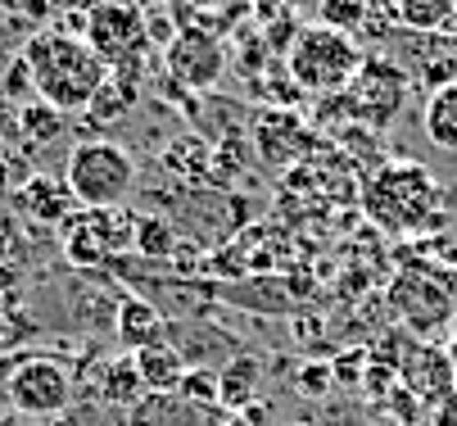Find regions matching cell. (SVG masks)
I'll list each match as a JSON object with an SVG mask.
<instances>
[{"instance_id": "1", "label": "cell", "mask_w": 457, "mask_h": 426, "mask_svg": "<svg viewBox=\"0 0 457 426\" xmlns=\"http://www.w3.org/2000/svg\"><path fill=\"white\" fill-rule=\"evenodd\" d=\"M19 59L28 69L37 100L50 104L54 113H87V104L96 100V91L109 78L100 54L82 41V32H69V28L32 32Z\"/></svg>"}, {"instance_id": "2", "label": "cell", "mask_w": 457, "mask_h": 426, "mask_svg": "<svg viewBox=\"0 0 457 426\" xmlns=\"http://www.w3.org/2000/svg\"><path fill=\"white\" fill-rule=\"evenodd\" d=\"M362 209L385 231H426L444 222V191L421 163H380L362 187Z\"/></svg>"}, {"instance_id": "3", "label": "cell", "mask_w": 457, "mask_h": 426, "mask_svg": "<svg viewBox=\"0 0 457 426\" xmlns=\"http://www.w3.org/2000/svg\"><path fill=\"white\" fill-rule=\"evenodd\" d=\"M367 64V54L353 37L345 32H331L321 23H308L295 32V41L286 46V69H290V82L308 96H340L349 91V82L358 78V69Z\"/></svg>"}, {"instance_id": "4", "label": "cell", "mask_w": 457, "mask_h": 426, "mask_svg": "<svg viewBox=\"0 0 457 426\" xmlns=\"http://www.w3.org/2000/svg\"><path fill=\"white\" fill-rule=\"evenodd\" d=\"M82 41L100 54V64L109 73H122V78H141L154 54L141 0H96L82 14Z\"/></svg>"}, {"instance_id": "5", "label": "cell", "mask_w": 457, "mask_h": 426, "mask_svg": "<svg viewBox=\"0 0 457 426\" xmlns=\"http://www.w3.org/2000/svg\"><path fill=\"white\" fill-rule=\"evenodd\" d=\"M63 187L73 191L78 209H122L137 191V159L118 141H78L63 163Z\"/></svg>"}, {"instance_id": "6", "label": "cell", "mask_w": 457, "mask_h": 426, "mask_svg": "<svg viewBox=\"0 0 457 426\" xmlns=\"http://www.w3.org/2000/svg\"><path fill=\"white\" fill-rule=\"evenodd\" d=\"M389 309H395V318L417 340H430V336H439V331L453 327L457 295H453V286L439 272H430V268H403L395 281H389Z\"/></svg>"}, {"instance_id": "7", "label": "cell", "mask_w": 457, "mask_h": 426, "mask_svg": "<svg viewBox=\"0 0 457 426\" xmlns=\"http://www.w3.org/2000/svg\"><path fill=\"white\" fill-rule=\"evenodd\" d=\"M5 395H10V404L19 413L46 422V417H59L63 408L73 404V372L63 368L59 358L37 354V358H23V363H14V368H10Z\"/></svg>"}, {"instance_id": "8", "label": "cell", "mask_w": 457, "mask_h": 426, "mask_svg": "<svg viewBox=\"0 0 457 426\" xmlns=\"http://www.w3.org/2000/svg\"><path fill=\"white\" fill-rule=\"evenodd\" d=\"M163 64H168V73H172L181 87L209 91V87H218L222 73H227V46H222V37H218L213 28H204V23H181V32H177V37L168 41V50H163Z\"/></svg>"}, {"instance_id": "9", "label": "cell", "mask_w": 457, "mask_h": 426, "mask_svg": "<svg viewBox=\"0 0 457 426\" xmlns=\"http://www.w3.org/2000/svg\"><path fill=\"white\" fill-rule=\"evenodd\" d=\"M340 100L349 104V118L385 128V123H395L408 100V78H403V69L385 64V59H367L358 78L349 82V91H340Z\"/></svg>"}, {"instance_id": "10", "label": "cell", "mask_w": 457, "mask_h": 426, "mask_svg": "<svg viewBox=\"0 0 457 426\" xmlns=\"http://www.w3.org/2000/svg\"><path fill=\"white\" fill-rule=\"evenodd\" d=\"M399 381L412 404L439 408L457 390V358L435 340H408L399 354Z\"/></svg>"}, {"instance_id": "11", "label": "cell", "mask_w": 457, "mask_h": 426, "mask_svg": "<svg viewBox=\"0 0 457 426\" xmlns=\"http://www.w3.org/2000/svg\"><path fill=\"white\" fill-rule=\"evenodd\" d=\"M222 404H190L181 395H145L127 408V426H222Z\"/></svg>"}, {"instance_id": "12", "label": "cell", "mask_w": 457, "mask_h": 426, "mask_svg": "<svg viewBox=\"0 0 457 426\" xmlns=\"http://www.w3.org/2000/svg\"><path fill=\"white\" fill-rule=\"evenodd\" d=\"M14 209H19L28 222H41V227H63V222L73 218L78 200H73V191L63 187V181H54V177L37 172V177H28L23 187L14 191Z\"/></svg>"}, {"instance_id": "13", "label": "cell", "mask_w": 457, "mask_h": 426, "mask_svg": "<svg viewBox=\"0 0 457 426\" xmlns=\"http://www.w3.org/2000/svg\"><path fill=\"white\" fill-rule=\"evenodd\" d=\"M163 331H168L163 327V313L154 309L150 299H141V295H122L118 299V345L127 354H141V349L159 345Z\"/></svg>"}, {"instance_id": "14", "label": "cell", "mask_w": 457, "mask_h": 426, "mask_svg": "<svg viewBox=\"0 0 457 426\" xmlns=\"http://www.w3.org/2000/svg\"><path fill=\"white\" fill-rule=\"evenodd\" d=\"M132 358H137V372H141L145 395H177L186 372H190L186 354L177 345H168V340H159V345H150V349H141Z\"/></svg>"}, {"instance_id": "15", "label": "cell", "mask_w": 457, "mask_h": 426, "mask_svg": "<svg viewBox=\"0 0 457 426\" xmlns=\"http://www.w3.org/2000/svg\"><path fill=\"white\" fill-rule=\"evenodd\" d=\"M421 132H426V141L435 150L457 155V78L439 82L430 91V100L421 104Z\"/></svg>"}, {"instance_id": "16", "label": "cell", "mask_w": 457, "mask_h": 426, "mask_svg": "<svg viewBox=\"0 0 457 426\" xmlns=\"http://www.w3.org/2000/svg\"><path fill=\"white\" fill-rule=\"evenodd\" d=\"M290 141L303 150L308 146V132H303V123L290 113V109H277V118L268 113L263 123H258V150H263V159H272V163H290V159H299L295 150H290Z\"/></svg>"}, {"instance_id": "17", "label": "cell", "mask_w": 457, "mask_h": 426, "mask_svg": "<svg viewBox=\"0 0 457 426\" xmlns=\"http://www.w3.org/2000/svg\"><path fill=\"white\" fill-rule=\"evenodd\" d=\"M132 109H137V78L109 73L104 87L96 91V100L87 104V118H91V123H100V128H113V123H122Z\"/></svg>"}, {"instance_id": "18", "label": "cell", "mask_w": 457, "mask_h": 426, "mask_svg": "<svg viewBox=\"0 0 457 426\" xmlns=\"http://www.w3.org/2000/svg\"><path fill=\"white\" fill-rule=\"evenodd\" d=\"M389 19L412 28V32H444L457 19V0H395Z\"/></svg>"}, {"instance_id": "19", "label": "cell", "mask_w": 457, "mask_h": 426, "mask_svg": "<svg viewBox=\"0 0 457 426\" xmlns=\"http://www.w3.org/2000/svg\"><path fill=\"white\" fill-rule=\"evenodd\" d=\"M100 399L113 404V408H137V404L145 399V386H141V372H137V358H132V354H122V358L104 363Z\"/></svg>"}, {"instance_id": "20", "label": "cell", "mask_w": 457, "mask_h": 426, "mask_svg": "<svg viewBox=\"0 0 457 426\" xmlns=\"http://www.w3.org/2000/svg\"><path fill=\"white\" fill-rule=\"evenodd\" d=\"M253 386H258V363L245 354V358L231 363V368L218 372V404L227 413H240V408L253 404Z\"/></svg>"}, {"instance_id": "21", "label": "cell", "mask_w": 457, "mask_h": 426, "mask_svg": "<svg viewBox=\"0 0 457 426\" xmlns=\"http://www.w3.org/2000/svg\"><path fill=\"white\" fill-rule=\"evenodd\" d=\"M317 23L358 41V32H367V23H371V5H367V0H321V5H317Z\"/></svg>"}, {"instance_id": "22", "label": "cell", "mask_w": 457, "mask_h": 426, "mask_svg": "<svg viewBox=\"0 0 457 426\" xmlns=\"http://www.w3.org/2000/svg\"><path fill=\"white\" fill-rule=\"evenodd\" d=\"M59 128H63V113H54L50 104H32V109L19 113V137L32 141V146H37V141H50Z\"/></svg>"}, {"instance_id": "23", "label": "cell", "mask_w": 457, "mask_h": 426, "mask_svg": "<svg viewBox=\"0 0 457 426\" xmlns=\"http://www.w3.org/2000/svg\"><path fill=\"white\" fill-rule=\"evenodd\" d=\"M137 250L145 259H163L172 250V227L163 218H137Z\"/></svg>"}, {"instance_id": "24", "label": "cell", "mask_w": 457, "mask_h": 426, "mask_svg": "<svg viewBox=\"0 0 457 426\" xmlns=\"http://www.w3.org/2000/svg\"><path fill=\"white\" fill-rule=\"evenodd\" d=\"M177 395H181V399H190V404H218V372H200V368H190Z\"/></svg>"}, {"instance_id": "25", "label": "cell", "mask_w": 457, "mask_h": 426, "mask_svg": "<svg viewBox=\"0 0 457 426\" xmlns=\"http://www.w3.org/2000/svg\"><path fill=\"white\" fill-rule=\"evenodd\" d=\"M0 10L14 14V19H23V23H46V19L54 14L50 0H0Z\"/></svg>"}, {"instance_id": "26", "label": "cell", "mask_w": 457, "mask_h": 426, "mask_svg": "<svg viewBox=\"0 0 457 426\" xmlns=\"http://www.w3.org/2000/svg\"><path fill=\"white\" fill-rule=\"evenodd\" d=\"M331 363H303L299 368V390L303 395H326V386H331Z\"/></svg>"}, {"instance_id": "27", "label": "cell", "mask_w": 457, "mask_h": 426, "mask_svg": "<svg viewBox=\"0 0 457 426\" xmlns=\"http://www.w3.org/2000/svg\"><path fill=\"white\" fill-rule=\"evenodd\" d=\"M430 426H457V390L439 408H430Z\"/></svg>"}, {"instance_id": "28", "label": "cell", "mask_w": 457, "mask_h": 426, "mask_svg": "<svg viewBox=\"0 0 457 426\" xmlns=\"http://www.w3.org/2000/svg\"><path fill=\"white\" fill-rule=\"evenodd\" d=\"M50 5H54V10H91L96 0H50Z\"/></svg>"}, {"instance_id": "29", "label": "cell", "mask_w": 457, "mask_h": 426, "mask_svg": "<svg viewBox=\"0 0 457 426\" xmlns=\"http://www.w3.org/2000/svg\"><path fill=\"white\" fill-rule=\"evenodd\" d=\"M5 187H10V159L0 155V191H5Z\"/></svg>"}, {"instance_id": "30", "label": "cell", "mask_w": 457, "mask_h": 426, "mask_svg": "<svg viewBox=\"0 0 457 426\" xmlns=\"http://www.w3.org/2000/svg\"><path fill=\"white\" fill-rule=\"evenodd\" d=\"M367 5H371V14H376V10H385V14H389V5H395V0H367Z\"/></svg>"}, {"instance_id": "31", "label": "cell", "mask_w": 457, "mask_h": 426, "mask_svg": "<svg viewBox=\"0 0 457 426\" xmlns=\"http://www.w3.org/2000/svg\"><path fill=\"white\" fill-rule=\"evenodd\" d=\"M37 426H46V422H37Z\"/></svg>"}]
</instances>
